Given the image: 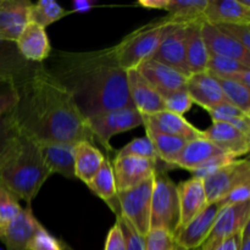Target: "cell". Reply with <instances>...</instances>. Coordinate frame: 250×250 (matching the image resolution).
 I'll use <instances>...</instances> for the list:
<instances>
[{
    "label": "cell",
    "instance_id": "6da1fadb",
    "mask_svg": "<svg viewBox=\"0 0 250 250\" xmlns=\"http://www.w3.org/2000/svg\"><path fill=\"white\" fill-rule=\"evenodd\" d=\"M17 103L10 111L14 126L37 142H93L87 120L72 97L42 63L14 87Z\"/></svg>",
    "mask_w": 250,
    "mask_h": 250
},
{
    "label": "cell",
    "instance_id": "7a4b0ae2",
    "mask_svg": "<svg viewBox=\"0 0 250 250\" xmlns=\"http://www.w3.org/2000/svg\"><path fill=\"white\" fill-rule=\"evenodd\" d=\"M51 67L48 70L70 93L85 120L110 110L133 106L127 71L119 65L112 48L88 53L60 51L51 59Z\"/></svg>",
    "mask_w": 250,
    "mask_h": 250
},
{
    "label": "cell",
    "instance_id": "3957f363",
    "mask_svg": "<svg viewBox=\"0 0 250 250\" xmlns=\"http://www.w3.org/2000/svg\"><path fill=\"white\" fill-rule=\"evenodd\" d=\"M50 175L38 142L15 127L0 153V186L31 205Z\"/></svg>",
    "mask_w": 250,
    "mask_h": 250
},
{
    "label": "cell",
    "instance_id": "277c9868",
    "mask_svg": "<svg viewBox=\"0 0 250 250\" xmlns=\"http://www.w3.org/2000/svg\"><path fill=\"white\" fill-rule=\"evenodd\" d=\"M172 22L166 16L125 37L117 45L112 46L119 65L125 71L133 70L153 58L166 29Z\"/></svg>",
    "mask_w": 250,
    "mask_h": 250
},
{
    "label": "cell",
    "instance_id": "5b68a950",
    "mask_svg": "<svg viewBox=\"0 0 250 250\" xmlns=\"http://www.w3.org/2000/svg\"><path fill=\"white\" fill-rule=\"evenodd\" d=\"M180 226V202L177 185L166 171H156L154 176L150 204V229H160L173 236Z\"/></svg>",
    "mask_w": 250,
    "mask_h": 250
},
{
    "label": "cell",
    "instance_id": "8992f818",
    "mask_svg": "<svg viewBox=\"0 0 250 250\" xmlns=\"http://www.w3.org/2000/svg\"><path fill=\"white\" fill-rule=\"evenodd\" d=\"M155 176V175H154ZM154 177L131 189L117 192L114 212L121 215L136 229L141 236L146 237L150 231V204L153 194Z\"/></svg>",
    "mask_w": 250,
    "mask_h": 250
},
{
    "label": "cell",
    "instance_id": "52a82bcc",
    "mask_svg": "<svg viewBox=\"0 0 250 250\" xmlns=\"http://www.w3.org/2000/svg\"><path fill=\"white\" fill-rule=\"evenodd\" d=\"M87 124L94 139L104 146L106 150L114 153V149L110 146L111 137L142 126L143 117L133 106H127L88 117Z\"/></svg>",
    "mask_w": 250,
    "mask_h": 250
},
{
    "label": "cell",
    "instance_id": "ba28073f",
    "mask_svg": "<svg viewBox=\"0 0 250 250\" xmlns=\"http://www.w3.org/2000/svg\"><path fill=\"white\" fill-rule=\"evenodd\" d=\"M209 204L219 203L231 190L250 182L249 159L233 160L203 180Z\"/></svg>",
    "mask_w": 250,
    "mask_h": 250
},
{
    "label": "cell",
    "instance_id": "9c48e42d",
    "mask_svg": "<svg viewBox=\"0 0 250 250\" xmlns=\"http://www.w3.org/2000/svg\"><path fill=\"white\" fill-rule=\"evenodd\" d=\"M250 220V203L224 207L220 210L211 232L200 250H212L224 239L241 233L244 225Z\"/></svg>",
    "mask_w": 250,
    "mask_h": 250
},
{
    "label": "cell",
    "instance_id": "30bf717a",
    "mask_svg": "<svg viewBox=\"0 0 250 250\" xmlns=\"http://www.w3.org/2000/svg\"><path fill=\"white\" fill-rule=\"evenodd\" d=\"M188 23L172 22L166 29L159 48L153 55V60L180 71L189 77L186 60V29Z\"/></svg>",
    "mask_w": 250,
    "mask_h": 250
},
{
    "label": "cell",
    "instance_id": "8fae6325",
    "mask_svg": "<svg viewBox=\"0 0 250 250\" xmlns=\"http://www.w3.org/2000/svg\"><path fill=\"white\" fill-rule=\"evenodd\" d=\"M111 164L117 192L131 189L154 177L158 167L153 161L138 156L116 155Z\"/></svg>",
    "mask_w": 250,
    "mask_h": 250
},
{
    "label": "cell",
    "instance_id": "7c38bea8",
    "mask_svg": "<svg viewBox=\"0 0 250 250\" xmlns=\"http://www.w3.org/2000/svg\"><path fill=\"white\" fill-rule=\"evenodd\" d=\"M220 210L221 205L219 203L209 204L189 224L178 229L175 234L178 246L183 250L199 249L209 237Z\"/></svg>",
    "mask_w": 250,
    "mask_h": 250
},
{
    "label": "cell",
    "instance_id": "4fadbf2b",
    "mask_svg": "<svg viewBox=\"0 0 250 250\" xmlns=\"http://www.w3.org/2000/svg\"><path fill=\"white\" fill-rule=\"evenodd\" d=\"M200 33L208 53L234 59L250 67V50H247L241 43L226 32L221 31L216 24L203 21L200 23Z\"/></svg>",
    "mask_w": 250,
    "mask_h": 250
},
{
    "label": "cell",
    "instance_id": "5bb4252c",
    "mask_svg": "<svg viewBox=\"0 0 250 250\" xmlns=\"http://www.w3.org/2000/svg\"><path fill=\"white\" fill-rule=\"evenodd\" d=\"M142 117L146 131L175 136L187 142L204 137V132L193 126L185 117L166 110L156 114L142 115Z\"/></svg>",
    "mask_w": 250,
    "mask_h": 250
},
{
    "label": "cell",
    "instance_id": "9a60e30c",
    "mask_svg": "<svg viewBox=\"0 0 250 250\" xmlns=\"http://www.w3.org/2000/svg\"><path fill=\"white\" fill-rule=\"evenodd\" d=\"M137 70L163 98L177 90L186 89L188 76L153 59L144 61Z\"/></svg>",
    "mask_w": 250,
    "mask_h": 250
},
{
    "label": "cell",
    "instance_id": "2e32d148",
    "mask_svg": "<svg viewBox=\"0 0 250 250\" xmlns=\"http://www.w3.org/2000/svg\"><path fill=\"white\" fill-rule=\"evenodd\" d=\"M38 63L27 61L20 53L16 42L0 38V85L14 88L29 75Z\"/></svg>",
    "mask_w": 250,
    "mask_h": 250
},
{
    "label": "cell",
    "instance_id": "e0dca14e",
    "mask_svg": "<svg viewBox=\"0 0 250 250\" xmlns=\"http://www.w3.org/2000/svg\"><path fill=\"white\" fill-rule=\"evenodd\" d=\"M127 87L132 104L141 115H151L165 110L164 98L137 68L127 71Z\"/></svg>",
    "mask_w": 250,
    "mask_h": 250
},
{
    "label": "cell",
    "instance_id": "ac0fdd59",
    "mask_svg": "<svg viewBox=\"0 0 250 250\" xmlns=\"http://www.w3.org/2000/svg\"><path fill=\"white\" fill-rule=\"evenodd\" d=\"M41 226L32 212L31 205L22 208L20 214L2 229L1 242L6 250H28L32 238Z\"/></svg>",
    "mask_w": 250,
    "mask_h": 250
},
{
    "label": "cell",
    "instance_id": "d6986e66",
    "mask_svg": "<svg viewBox=\"0 0 250 250\" xmlns=\"http://www.w3.org/2000/svg\"><path fill=\"white\" fill-rule=\"evenodd\" d=\"M203 132L205 138L214 143L224 154L237 159L249 153L250 137L242 133L229 124L212 122L211 126Z\"/></svg>",
    "mask_w": 250,
    "mask_h": 250
},
{
    "label": "cell",
    "instance_id": "ffe728a7",
    "mask_svg": "<svg viewBox=\"0 0 250 250\" xmlns=\"http://www.w3.org/2000/svg\"><path fill=\"white\" fill-rule=\"evenodd\" d=\"M180 202V226L182 229L197 217L209 205L204 189V182L200 178L192 177L177 186Z\"/></svg>",
    "mask_w": 250,
    "mask_h": 250
},
{
    "label": "cell",
    "instance_id": "44dd1931",
    "mask_svg": "<svg viewBox=\"0 0 250 250\" xmlns=\"http://www.w3.org/2000/svg\"><path fill=\"white\" fill-rule=\"evenodd\" d=\"M28 0H0V38L16 42L29 22Z\"/></svg>",
    "mask_w": 250,
    "mask_h": 250
},
{
    "label": "cell",
    "instance_id": "7402d4cb",
    "mask_svg": "<svg viewBox=\"0 0 250 250\" xmlns=\"http://www.w3.org/2000/svg\"><path fill=\"white\" fill-rule=\"evenodd\" d=\"M186 90L192 102L205 110L227 102L217 80L208 71L190 75L187 80Z\"/></svg>",
    "mask_w": 250,
    "mask_h": 250
},
{
    "label": "cell",
    "instance_id": "603a6c76",
    "mask_svg": "<svg viewBox=\"0 0 250 250\" xmlns=\"http://www.w3.org/2000/svg\"><path fill=\"white\" fill-rule=\"evenodd\" d=\"M16 45L21 55L33 63H42L51 53V45L45 28L32 22H28L21 32Z\"/></svg>",
    "mask_w": 250,
    "mask_h": 250
},
{
    "label": "cell",
    "instance_id": "cb8c5ba5",
    "mask_svg": "<svg viewBox=\"0 0 250 250\" xmlns=\"http://www.w3.org/2000/svg\"><path fill=\"white\" fill-rule=\"evenodd\" d=\"M44 163L50 173H59L66 178L75 177V151L77 143L38 142Z\"/></svg>",
    "mask_w": 250,
    "mask_h": 250
},
{
    "label": "cell",
    "instance_id": "d4e9b609",
    "mask_svg": "<svg viewBox=\"0 0 250 250\" xmlns=\"http://www.w3.org/2000/svg\"><path fill=\"white\" fill-rule=\"evenodd\" d=\"M204 21L212 24H250V9L239 0H209Z\"/></svg>",
    "mask_w": 250,
    "mask_h": 250
},
{
    "label": "cell",
    "instance_id": "484cf974",
    "mask_svg": "<svg viewBox=\"0 0 250 250\" xmlns=\"http://www.w3.org/2000/svg\"><path fill=\"white\" fill-rule=\"evenodd\" d=\"M221 154L224 153L205 137L193 139L186 143L185 148L182 149L180 156L176 160L175 167L185 168L192 172Z\"/></svg>",
    "mask_w": 250,
    "mask_h": 250
},
{
    "label": "cell",
    "instance_id": "4316f807",
    "mask_svg": "<svg viewBox=\"0 0 250 250\" xmlns=\"http://www.w3.org/2000/svg\"><path fill=\"white\" fill-rule=\"evenodd\" d=\"M203 21L192 22L186 29V60L189 75L205 72L209 61V53L200 33V23Z\"/></svg>",
    "mask_w": 250,
    "mask_h": 250
},
{
    "label": "cell",
    "instance_id": "83f0119b",
    "mask_svg": "<svg viewBox=\"0 0 250 250\" xmlns=\"http://www.w3.org/2000/svg\"><path fill=\"white\" fill-rule=\"evenodd\" d=\"M104 160V154L92 142H78L75 151V177L88 185L100 170Z\"/></svg>",
    "mask_w": 250,
    "mask_h": 250
},
{
    "label": "cell",
    "instance_id": "f1b7e54d",
    "mask_svg": "<svg viewBox=\"0 0 250 250\" xmlns=\"http://www.w3.org/2000/svg\"><path fill=\"white\" fill-rule=\"evenodd\" d=\"M88 187L93 193L98 195L100 199L104 200L110 209L114 211L115 204H116L117 198V188L115 182L114 170H112V164L107 156H105V160L103 163L102 167L98 171L92 181L88 183Z\"/></svg>",
    "mask_w": 250,
    "mask_h": 250
},
{
    "label": "cell",
    "instance_id": "f546056e",
    "mask_svg": "<svg viewBox=\"0 0 250 250\" xmlns=\"http://www.w3.org/2000/svg\"><path fill=\"white\" fill-rule=\"evenodd\" d=\"M146 137L150 139L159 160L168 168L175 167L176 160L180 156L182 149L185 148L187 141L175 136L155 133L150 131H146Z\"/></svg>",
    "mask_w": 250,
    "mask_h": 250
},
{
    "label": "cell",
    "instance_id": "4dcf8cb0",
    "mask_svg": "<svg viewBox=\"0 0 250 250\" xmlns=\"http://www.w3.org/2000/svg\"><path fill=\"white\" fill-rule=\"evenodd\" d=\"M209 0H168L167 16L177 23L204 21V11Z\"/></svg>",
    "mask_w": 250,
    "mask_h": 250
},
{
    "label": "cell",
    "instance_id": "1f68e13d",
    "mask_svg": "<svg viewBox=\"0 0 250 250\" xmlns=\"http://www.w3.org/2000/svg\"><path fill=\"white\" fill-rule=\"evenodd\" d=\"M207 111L211 116L212 122H226L250 137V116L229 104V102L221 103L211 109H208Z\"/></svg>",
    "mask_w": 250,
    "mask_h": 250
},
{
    "label": "cell",
    "instance_id": "d6a6232c",
    "mask_svg": "<svg viewBox=\"0 0 250 250\" xmlns=\"http://www.w3.org/2000/svg\"><path fill=\"white\" fill-rule=\"evenodd\" d=\"M65 15V9L56 1L39 0L36 4L32 2L31 9H29V22L45 28L49 24L62 19Z\"/></svg>",
    "mask_w": 250,
    "mask_h": 250
},
{
    "label": "cell",
    "instance_id": "836d02e7",
    "mask_svg": "<svg viewBox=\"0 0 250 250\" xmlns=\"http://www.w3.org/2000/svg\"><path fill=\"white\" fill-rule=\"evenodd\" d=\"M216 78V77H215ZM224 92L225 98L229 104L236 106L246 115L250 116V90L241 83L225 78H216Z\"/></svg>",
    "mask_w": 250,
    "mask_h": 250
},
{
    "label": "cell",
    "instance_id": "e575fe53",
    "mask_svg": "<svg viewBox=\"0 0 250 250\" xmlns=\"http://www.w3.org/2000/svg\"><path fill=\"white\" fill-rule=\"evenodd\" d=\"M250 68L242 63L241 61L234 60V59L226 58V56L214 55V54H209V61H208V68L207 71L216 78H225L229 80L231 76L234 73L241 72V71Z\"/></svg>",
    "mask_w": 250,
    "mask_h": 250
},
{
    "label": "cell",
    "instance_id": "d590c367",
    "mask_svg": "<svg viewBox=\"0 0 250 250\" xmlns=\"http://www.w3.org/2000/svg\"><path fill=\"white\" fill-rule=\"evenodd\" d=\"M116 155L119 156H138V158L148 159V160L153 161L158 165L159 167V159L156 155L155 150H154V146L151 144L150 139L148 137H141V138H136L133 141L129 142L128 144L124 146V148L120 149L116 153ZM156 167V170H158Z\"/></svg>",
    "mask_w": 250,
    "mask_h": 250
},
{
    "label": "cell",
    "instance_id": "8d00e7d4",
    "mask_svg": "<svg viewBox=\"0 0 250 250\" xmlns=\"http://www.w3.org/2000/svg\"><path fill=\"white\" fill-rule=\"evenodd\" d=\"M22 210L19 198L0 186V227L4 229Z\"/></svg>",
    "mask_w": 250,
    "mask_h": 250
},
{
    "label": "cell",
    "instance_id": "74e56055",
    "mask_svg": "<svg viewBox=\"0 0 250 250\" xmlns=\"http://www.w3.org/2000/svg\"><path fill=\"white\" fill-rule=\"evenodd\" d=\"M144 239L146 250H183L176 242L175 236L165 229H150Z\"/></svg>",
    "mask_w": 250,
    "mask_h": 250
},
{
    "label": "cell",
    "instance_id": "f35d334b",
    "mask_svg": "<svg viewBox=\"0 0 250 250\" xmlns=\"http://www.w3.org/2000/svg\"><path fill=\"white\" fill-rule=\"evenodd\" d=\"M164 103H165L166 111L173 112V114L181 115V116L189 111L193 105L192 99L186 89L171 93L167 97L164 98Z\"/></svg>",
    "mask_w": 250,
    "mask_h": 250
},
{
    "label": "cell",
    "instance_id": "ab89813d",
    "mask_svg": "<svg viewBox=\"0 0 250 250\" xmlns=\"http://www.w3.org/2000/svg\"><path fill=\"white\" fill-rule=\"evenodd\" d=\"M116 220L119 221L121 231L124 233L126 242V250H146V239L143 236L136 231L133 226L121 215H117Z\"/></svg>",
    "mask_w": 250,
    "mask_h": 250
},
{
    "label": "cell",
    "instance_id": "60d3db41",
    "mask_svg": "<svg viewBox=\"0 0 250 250\" xmlns=\"http://www.w3.org/2000/svg\"><path fill=\"white\" fill-rule=\"evenodd\" d=\"M28 250H63V247L48 229L41 226L32 238Z\"/></svg>",
    "mask_w": 250,
    "mask_h": 250
},
{
    "label": "cell",
    "instance_id": "b9f144b4",
    "mask_svg": "<svg viewBox=\"0 0 250 250\" xmlns=\"http://www.w3.org/2000/svg\"><path fill=\"white\" fill-rule=\"evenodd\" d=\"M233 160H236V158H233V156L227 155V154H221V155H217L215 156V158H212L211 160H209L208 163H205L204 165L200 166L198 170L192 171L190 173L193 175V177L204 180V178H207L208 176L212 175V173L216 172L219 168L224 167L225 165L232 163Z\"/></svg>",
    "mask_w": 250,
    "mask_h": 250
},
{
    "label": "cell",
    "instance_id": "7bdbcfd3",
    "mask_svg": "<svg viewBox=\"0 0 250 250\" xmlns=\"http://www.w3.org/2000/svg\"><path fill=\"white\" fill-rule=\"evenodd\" d=\"M221 31L226 32L229 36L236 39L238 43H241L247 50H250V24H216Z\"/></svg>",
    "mask_w": 250,
    "mask_h": 250
},
{
    "label": "cell",
    "instance_id": "ee69618b",
    "mask_svg": "<svg viewBox=\"0 0 250 250\" xmlns=\"http://www.w3.org/2000/svg\"><path fill=\"white\" fill-rule=\"evenodd\" d=\"M250 198V182L244 183V185L239 186V187L234 188L233 190L229 193L224 199L219 202L221 208L224 207H231V205L236 204H243V203L249 202Z\"/></svg>",
    "mask_w": 250,
    "mask_h": 250
},
{
    "label": "cell",
    "instance_id": "f6af8a7d",
    "mask_svg": "<svg viewBox=\"0 0 250 250\" xmlns=\"http://www.w3.org/2000/svg\"><path fill=\"white\" fill-rule=\"evenodd\" d=\"M104 250H126V242L117 220L107 233Z\"/></svg>",
    "mask_w": 250,
    "mask_h": 250
},
{
    "label": "cell",
    "instance_id": "bcb514c9",
    "mask_svg": "<svg viewBox=\"0 0 250 250\" xmlns=\"http://www.w3.org/2000/svg\"><path fill=\"white\" fill-rule=\"evenodd\" d=\"M17 103V94L14 88H7L0 92V117L9 114Z\"/></svg>",
    "mask_w": 250,
    "mask_h": 250
},
{
    "label": "cell",
    "instance_id": "7dc6e473",
    "mask_svg": "<svg viewBox=\"0 0 250 250\" xmlns=\"http://www.w3.org/2000/svg\"><path fill=\"white\" fill-rule=\"evenodd\" d=\"M14 128L15 126L11 117H10V112L5 115V116L0 117V153H1L5 143H6V141L9 139L10 134L12 133Z\"/></svg>",
    "mask_w": 250,
    "mask_h": 250
},
{
    "label": "cell",
    "instance_id": "c3c4849f",
    "mask_svg": "<svg viewBox=\"0 0 250 250\" xmlns=\"http://www.w3.org/2000/svg\"><path fill=\"white\" fill-rule=\"evenodd\" d=\"M237 249L250 250V220L244 225L241 233L237 236Z\"/></svg>",
    "mask_w": 250,
    "mask_h": 250
},
{
    "label": "cell",
    "instance_id": "681fc988",
    "mask_svg": "<svg viewBox=\"0 0 250 250\" xmlns=\"http://www.w3.org/2000/svg\"><path fill=\"white\" fill-rule=\"evenodd\" d=\"M138 5L146 7V9L155 10H166L168 5V0H141Z\"/></svg>",
    "mask_w": 250,
    "mask_h": 250
},
{
    "label": "cell",
    "instance_id": "f907efd6",
    "mask_svg": "<svg viewBox=\"0 0 250 250\" xmlns=\"http://www.w3.org/2000/svg\"><path fill=\"white\" fill-rule=\"evenodd\" d=\"M237 236L224 239V241L220 242L212 250H238L237 249Z\"/></svg>",
    "mask_w": 250,
    "mask_h": 250
},
{
    "label": "cell",
    "instance_id": "816d5d0a",
    "mask_svg": "<svg viewBox=\"0 0 250 250\" xmlns=\"http://www.w3.org/2000/svg\"><path fill=\"white\" fill-rule=\"evenodd\" d=\"M94 6V2L88 0H77L72 2V9L75 12H87Z\"/></svg>",
    "mask_w": 250,
    "mask_h": 250
},
{
    "label": "cell",
    "instance_id": "f5cc1de1",
    "mask_svg": "<svg viewBox=\"0 0 250 250\" xmlns=\"http://www.w3.org/2000/svg\"><path fill=\"white\" fill-rule=\"evenodd\" d=\"M1 237H2V227H0V241H1Z\"/></svg>",
    "mask_w": 250,
    "mask_h": 250
},
{
    "label": "cell",
    "instance_id": "db71d44e",
    "mask_svg": "<svg viewBox=\"0 0 250 250\" xmlns=\"http://www.w3.org/2000/svg\"><path fill=\"white\" fill-rule=\"evenodd\" d=\"M194 250H200V248L199 249H194Z\"/></svg>",
    "mask_w": 250,
    "mask_h": 250
},
{
    "label": "cell",
    "instance_id": "11a10c76",
    "mask_svg": "<svg viewBox=\"0 0 250 250\" xmlns=\"http://www.w3.org/2000/svg\"><path fill=\"white\" fill-rule=\"evenodd\" d=\"M0 250H1V249H0Z\"/></svg>",
    "mask_w": 250,
    "mask_h": 250
}]
</instances>
